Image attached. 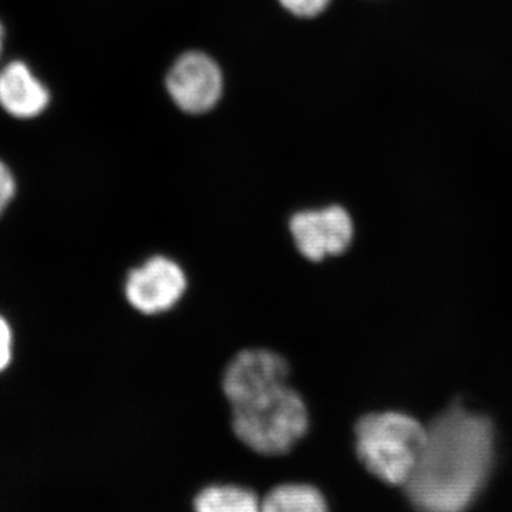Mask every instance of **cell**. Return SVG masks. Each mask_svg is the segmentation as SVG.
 <instances>
[{
	"label": "cell",
	"instance_id": "6da1fadb",
	"mask_svg": "<svg viewBox=\"0 0 512 512\" xmlns=\"http://www.w3.org/2000/svg\"><path fill=\"white\" fill-rule=\"evenodd\" d=\"M426 430L407 497L419 512H466L493 467V423L454 403Z\"/></svg>",
	"mask_w": 512,
	"mask_h": 512
},
{
	"label": "cell",
	"instance_id": "7a4b0ae2",
	"mask_svg": "<svg viewBox=\"0 0 512 512\" xmlns=\"http://www.w3.org/2000/svg\"><path fill=\"white\" fill-rule=\"evenodd\" d=\"M235 439L259 456L291 453L311 429V409L305 394L288 383L248 402L228 407Z\"/></svg>",
	"mask_w": 512,
	"mask_h": 512
},
{
	"label": "cell",
	"instance_id": "3957f363",
	"mask_svg": "<svg viewBox=\"0 0 512 512\" xmlns=\"http://www.w3.org/2000/svg\"><path fill=\"white\" fill-rule=\"evenodd\" d=\"M426 434L409 414L366 413L355 424L356 456L377 480L404 487L419 463Z\"/></svg>",
	"mask_w": 512,
	"mask_h": 512
},
{
	"label": "cell",
	"instance_id": "277c9868",
	"mask_svg": "<svg viewBox=\"0 0 512 512\" xmlns=\"http://www.w3.org/2000/svg\"><path fill=\"white\" fill-rule=\"evenodd\" d=\"M286 232L296 255L311 265L348 254L355 242V220L340 204L302 208L286 220Z\"/></svg>",
	"mask_w": 512,
	"mask_h": 512
},
{
	"label": "cell",
	"instance_id": "5b68a950",
	"mask_svg": "<svg viewBox=\"0 0 512 512\" xmlns=\"http://www.w3.org/2000/svg\"><path fill=\"white\" fill-rule=\"evenodd\" d=\"M190 286V276L178 259L153 254L128 269L123 295L137 315L157 319L178 309Z\"/></svg>",
	"mask_w": 512,
	"mask_h": 512
},
{
	"label": "cell",
	"instance_id": "8992f818",
	"mask_svg": "<svg viewBox=\"0 0 512 512\" xmlns=\"http://www.w3.org/2000/svg\"><path fill=\"white\" fill-rule=\"evenodd\" d=\"M292 377V362L284 352L271 346L249 345L228 357L218 386L229 407L291 383Z\"/></svg>",
	"mask_w": 512,
	"mask_h": 512
},
{
	"label": "cell",
	"instance_id": "52a82bcc",
	"mask_svg": "<svg viewBox=\"0 0 512 512\" xmlns=\"http://www.w3.org/2000/svg\"><path fill=\"white\" fill-rule=\"evenodd\" d=\"M222 73L204 53H185L167 76V90L175 104L190 114L207 113L221 99Z\"/></svg>",
	"mask_w": 512,
	"mask_h": 512
},
{
	"label": "cell",
	"instance_id": "ba28073f",
	"mask_svg": "<svg viewBox=\"0 0 512 512\" xmlns=\"http://www.w3.org/2000/svg\"><path fill=\"white\" fill-rule=\"evenodd\" d=\"M50 93L28 64L12 62L0 70V107L16 119H35L47 109Z\"/></svg>",
	"mask_w": 512,
	"mask_h": 512
},
{
	"label": "cell",
	"instance_id": "9c48e42d",
	"mask_svg": "<svg viewBox=\"0 0 512 512\" xmlns=\"http://www.w3.org/2000/svg\"><path fill=\"white\" fill-rule=\"evenodd\" d=\"M261 512H329L326 498L311 484L289 483L275 487L261 501Z\"/></svg>",
	"mask_w": 512,
	"mask_h": 512
},
{
	"label": "cell",
	"instance_id": "30bf717a",
	"mask_svg": "<svg viewBox=\"0 0 512 512\" xmlns=\"http://www.w3.org/2000/svg\"><path fill=\"white\" fill-rule=\"evenodd\" d=\"M194 512H261V501L248 488L214 484L197 494Z\"/></svg>",
	"mask_w": 512,
	"mask_h": 512
},
{
	"label": "cell",
	"instance_id": "8fae6325",
	"mask_svg": "<svg viewBox=\"0 0 512 512\" xmlns=\"http://www.w3.org/2000/svg\"><path fill=\"white\" fill-rule=\"evenodd\" d=\"M285 9L301 18H313L328 8L330 0H279Z\"/></svg>",
	"mask_w": 512,
	"mask_h": 512
},
{
	"label": "cell",
	"instance_id": "7c38bea8",
	"mask_svg": "<svg viewBox=\"0 0 512 512\" xmlns=\"http://www.w3.org/2000/svg\"><path fill=\"white\" fill-rule=\"evenodd\" d=\"M16 192V181L8 165L0 160V215L9 207Z\"/></svg>",
	"mask_w": 512,
	"mask_h": 512
},
{
	"label": "cell",
	"instance_id": "4fadbf2b",
	"mask_svg": "<svg viewBox=\"0 0 512 512\" xmlns=\"http://www.w3.org/2000/svg\"><path fill=\"white\" fill-rule=\"evenodd\" d=\"M13 357V332L8 320L0 316V373L8 369Z\"/></svg>",
	"mask_w": 512,
	"mask_h": 512
},
{
	"label": "cell",
	"instance_id": "5bb4252c",
	"mask_svg": "<svg viewBox=\"0 0 512 512\" xmlns=\"http://www.w3.org/2000/svg\"><path fill=\"white\" fill-rule=\"evenodd\" d=\"M3 36H5V33H3L2 25H0V56H2L3 50Z\"/></svg>",
	"mask_w": 512,
	"mask_h": 512
}]
</instances>
